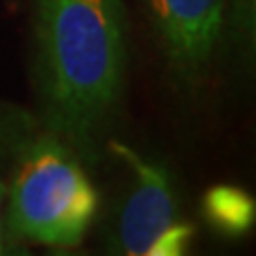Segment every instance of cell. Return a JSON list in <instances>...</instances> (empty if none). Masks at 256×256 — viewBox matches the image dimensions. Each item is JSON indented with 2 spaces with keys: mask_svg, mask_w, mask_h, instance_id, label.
Instances as JSON below:
<instances>
[{
  "mask_svg": "<svg viewBox=\"0 0 256 256\" xmlns=\"http://www.w3.org/2000/svg\"><path fill=\"white\" fill-rule=\"evenodd\" d=\"M192 235H194V228L188 222L178 220L152 244L148 256H180L190 246Z\"/></svg>",
  "mask_w": 256,
  "mask_h": 256,
  "instance_id": "7",
  "label": "cell"
},
{
  "mask_svg": "<svg viewBox=\"0 0 256 256\" xmlns=\"http://www.w3.org/2000/svg\"><path fill=\"white\" fill-rule=\"evenodd\" d=\"M98 207L84 162L56 134L38 130L13 162L9 228L52 248L82 244Z\"/></svg>",
  "mask_w": 256,
  "mask_h": 256,
  "instance_id": "2",
  "label": "cell"
},
{
  "mask_svg": "<svg viewBox=\"0 0 256 256\" xmlns=\"http://www.w3.org/2000/svg\"><path fill=\"white\" fill-rule=\"evenodd\" d=\"M203 210L212 226L230 237L248 233L256 218L254 198L235 186H216L207 190Z\"/></svg>",
  "mask_w": 256,
  "mask_h": 256,
  "instance_id": "5",
  "label": "cell"
},
{
  "mask_svg": "<svg viewBox=\"0 0 256 256\" xmlns=\"http://www.w3.org/2000/svg\"><path fill=\"white\" fill-rule=\"evenodd\" d=\"M228 0H143L158 43L175 73L194 82L220 41Z\"/></svg>",
  "mask_w": 256,
  "mask_h": 256,
  "instance_id": "4",
  "label": "cell"
},
{
  "mask_svg": "<svg viewBox=\"0 0 256 256\" xmlns=\"http://www.w3.org/2000/svg\"><path fill=\"white\" fill-rule=\"evenodd\" d=\"M41 130V122L20 107L0 102V166L13 164L24 146Z\"/></svg>",
  "mask_w": 256,
  "mask_h": 256,
  "instance_id": "6",
  "label": "cell"
},
{
  "mask_svg": "<svg viewBox=\"0 0 256 256\" xmlns=\"http://www.w3.org/2000/svg\"><path fill=\"white\" fill-rule=\"evenodd\" d=\"M230 9H233V18L239 24L246 34H254V0H230Z\"/></svg>",
  "mask_w": 256,
  "mask_h": 256,
  "instance_id": "8",
  "label": "cell"
},
{
  "mask_svg": "<svg viewBox=\"0 0 256 256\" xmlns=\"http://www.w3.org/2000/svg\"><path fill=\"white\" fill-rule=\"evenodd\" d=\"M109 146L134 178L118 216L116 246L128 256H148L152 244L178 222V198L171 175L164 164L141 156L122 141H111Z\"/></svg>",
  "mask_w": 256,
  "mask_h": 256,
  "instance_id": "3",
  "label": "cell"
},
{
  "mask_svg": "<svg viewBox=\"0 0 256 256\" xmlns=\"http://www.w3.org/2000/svg\"><path fill=\"white\" fill-rule=\"evenodd\" d=\"M41 128L94 166L126 75L122 0H34Z\"/></svg>",
  "mask_w": 256,
  "mask_h": 256,
  "instance_id": "1",
  "label": "cell"
},
{
  "mask_svg": "<svg viewBox=\"0 0 256 256\" xmlns=\"http://www.w3.org/2000/svg\"><path fill=\"white\" fill-rule=\"evenodd\" d=\"M4 196H6V188H4V184L0 182V254H4L6 252V248H4V230H2V201H4Z\"/></svg>",
  "mask_w": 256,
  "mask_h": 256,
  "instance_id": "9",
  "label": "cell"
}]
</instances>
